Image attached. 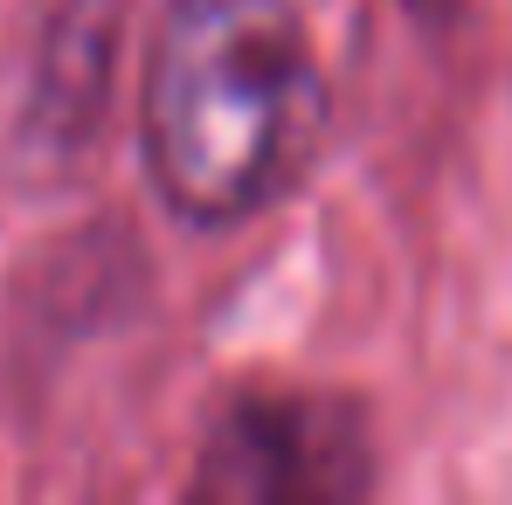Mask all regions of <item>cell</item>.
Wrapping results in <instances>:
<instances>
[{
	"instance_id": "2",
	"label": "cell",
	"mask_w": 512,
	"mask_h": 505,
	"mask_svg": "<svg viewBox=\"0 0 512 505\" xmlns=\"http://www.w3.org/2000/svg\"><path fill=\"white\" fill-rule=\"evenodd\" d=\"M374 443L340 395H256L215 422L194 492L222 505H333L367 492Z\"/></svg>"
},
{
	"instance_id": "1",
	"label": "cell",
	"mask_w": 512,
	"mask_h": 505,
	"mask_svg": "<svg viewBox=\"0 0 512 505\" xmlns=\"http://www.w3.org/2000/svg\"><path fill=\"white\" fill-rule=\"evenodd\" d=\"M326 63L291 0H167L146 49V167L173 215L250 222L326 139Z\"/></svg>"
}]
</instances>
